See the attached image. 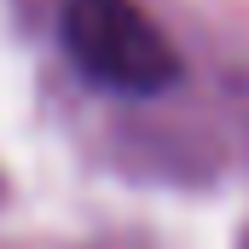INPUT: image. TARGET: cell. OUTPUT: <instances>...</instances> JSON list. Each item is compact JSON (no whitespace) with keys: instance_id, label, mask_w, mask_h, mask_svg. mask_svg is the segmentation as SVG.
I'll return each instance as SVG.
<instances>
[{"instance_id":"cell-1","label":"cell","mask_w":249,"mask_h":249,"mask_svg":"<svg viewBox=\"0 0 249 249\" xmlns=\"http://www.w3.org/2000/svg\"><path fill=\"white\" fill-rule=\"evenodd\" d=\"M64 47L99 87L116 93H162L180 81L168 35L139 12V0H64Z\"/></svg>"}]
</instances>
